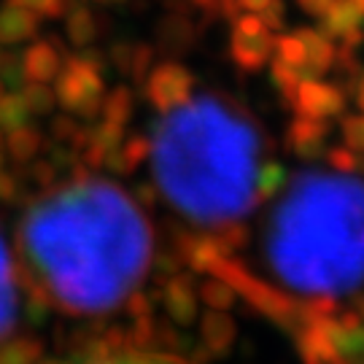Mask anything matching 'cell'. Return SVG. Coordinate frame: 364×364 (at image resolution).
<instances>
[{
	"label": "cell",
	"instance_id": "6da1fadb",
	"mask_svg": "<svg viewBox=\"0 0 364 364\" xmlns=\"http://www.w3.org/2000/svg\"><path fill=\"white\" fill-rule=\"evenodd\" d=\"M22 251L63 308L105 313L144 281L151 262V227L119 186L81 178L27 210Z\"/></svg>",
	"mask_w": 364,
	"mask_h": 364
},
{
	"label": "cell",
	"instance_id": "7a4b0ae2",
	"mask_svg": "<svg viewBox=\"0 0 364 364\" xmlns=\"http://www.w3.org/2000/svg\"><path fill=\"white\" fill-rule=\"evenodd\" d=\"M149 151L156 186L189 219L235 221L262 197L259 132L240 108L213 95L165 111Z\"/></svg>",
	"mask_w": 364,
	"mask_h": 364
},
{
	"label": "cell",
	"instance_id": "3957f363",
	"mask_svg": "<svg viewBox=\"0 0 364 364\" xmlns=\"http://www.w3.org/2000/svg\"><path fill=\"white\" fill-rule=\"evenodd\" d=\"M267 254L278 275L308 291L348 289L364 278V181L302 173L275 208Z\"/></svg>",
	"mask_w": 364,
	"mask_h": 364
},
{
	"label": "cell",
	"instance_id": "277c9868",
	"mask_svg": "<svg viewBox=\"0 0 364 364\" xmlns=\"http://www.w3.org/2000/svg\"><path fill=\"white\" fill-rule=\"evenodd\" d=\"M57 103L68 114L81 119L100 117V105L105 97L103 84V60L92 52H81L63 60V68L54 78Z\"/></svg>",
	"mask_w": 364,
	"mask_h": 364
},
{
	"label": "cell",
	"instance_id": "5b68a950",
	"mask_svg": "<svg viewBox=\"0 0 364 364\" xmlns=\"http://www.w3.org/2000/svg\"><path fill=\"white\" fill-rule=\"evenodd\" d=\"M230 49H232L235 63L240 68L259 70L270 63V54L275 52V36L257 14L237 16L232 38H230Z\"/></svg>",
	"mask_w": 364,
	"mask_h": 364
},
{
	"label": "cell",
	"instance_id": "8992f818",
	"mask_svg": "<svg viewBox=\"0 0 364 364\" xmlns=\"http://www.w3.org/2000/svg\"><path fill=\"white\" fill-rule=\"evenodd\" d=\"M192 87H195V76L186 68H181L178 63H162L146 78V97L165 114L170 108L181 105L183 100H189Z\"/></svg>",
	"mask_w": 364,
	"mask_h": 364
},
{
	"label": "cell",
	"instance_id": "52a82bcc",
	"mask_svg": "<svg viewBox=\"0 0 364 364\" xmlns=\"http://www.w3.org/2000/svg\"><path fill=\"white\" fill-rule=\"evenodd\" d=\"M291 103L299 111V117H311L324 122L326 117H340L343 114L346 95L338 87H329L318 78H302Z\"/></svg>",
	"mask_w": 364,
	"mask_h": 364
},
{
	"label": "cell",
	"instance_id": "ba28073f",
	"mask_svg": "<svg viewBox=\"0 0 364 364\" xmlns=\"http://www.w3.org/2000/svg\"><path fill=\"white\" fill-rule=\"evenodd\" d=\"M22 65H25L27 81H33V84H49L60 73L63 57H60V52H57V46H54L52 41H36L22 54Z\"/></svg>",
	"mask_w": 364,
	"mask_h": 364
},
{
	"label": "cell",
	"instance_id": "9c48e42d",
	"mask_svg": "<svg viewBox=\"0 0 364 364\" xmlns=\"http://www.w3.org/2000/svg\"><path fill=\"white\" fill-rule=\"evenodd\" d=\"M41 16L33 14L25 6H16V3H6L0 9V43L3 46H11V43H22L30 41L38 33Z\"/></svg>",
	"mask_w": 364,
	"mask_h": 364
},
{
	"label": "cell",
	"instance_id": "30bf717a",
	"mask_svg": "<svg viewBox=\"0 0 364 364\" xmlns=\"http://www.w3.org/2000/svg\"><path fill=\"white\" fill-rule=\"evenodd\" d=\"M299 38L305 43V78H318L335 65V46L332 38L321 30H299Z\"/></svg>",
	"mask_w": 364,
	"mask_h": 364
},
{
	"label": "cell",
	"instance_id": "8fae6325",
	"mask_svg": "<svg viewBox=\"0 0 364 364\" xmlns=\"http://www.w3.org/2000/svg\"><path fill=\"white\" fill-rule=\"evenodd\" d=\"M364 14L353 6L351 0H332V6L321 14V33L329 38H343L346 33H351L356 27H362Z\"/></svg>",
	"mask_w": 364,
	"mask_h": 364
},
{
	"label": "cell",
	"instance_id": "7c38bea8",
	"mask_svg": "<svg viewBox=\"0 0 364 364\" xmlns=\"http://www.w3.org/2000/svg\"><path fill=\"white\" fill-rule=\"evenodd\" d=\"M324 138H326V124L321 119L299 117L289 127V144L294 146V151H299V154H311V156L318 154Z\"/></svg>",
	"mask_w": 364,
	"mask_h": 364
},
{
	"label": "cell",
	"instance_id": "4fadbf2b",
	"mask_svg": "<svg viewBox=\"0 0 364 364\" xmlns=\"http://www.w3.org/2000/svg\"><path fill=\"white\" fill-rule=\"evenodd\" d=\"M111 60H114V65L119 70H124V73H130L135 76L138 81L149 73V68H151V60H154V52L149 49V46H138V43H117L114 49H111Z\"/></svg>",
	"mask_w": 364,
	"mask_h": 364
},
{
	"label": "cell",
	"instance_id": "5bb4252c",
	"mask_svg": "<svg viewBox=\"0 0 364 364\" xmlns=\"http://www.w3.org/2000/svg\"><path fill=\"white\" fill-rule=\"evenodd\" d=\"M65 30H68V38L73 41L76 46H90L92 41L97 38V19H95V14L87 9V6H81V3H68L65 9Z\"/></svg>",
	"mask_w": 364,
	"mask_h": 364
},
{
	"label": "cell",
	"instance_id": "9a60e30c",
	"mask_svg": "<svg viewBox=\"0 0 364 364\" xmlns=\"http://www.w3.org/2000/svg\"><path fill=\"white\" fill-rule=\"evenodd\" d=\"M132 111H135V97L127 87H119L111 95L103 97V105H100V117L108 124H117V127H124L130 122Z\"/></svg>",
	"mask_w": 364,
	"mask_h": 364
},
{
	"label": "cell",
	"instance_id": "2e32d148",
	"mask_svg": "<svg viewBox=\"0 0 364 364\" xmlns=\"http://www.w3.org/2000/svg\"><path fill=\"white\" fill-rule=\"evenodd\" d=\"M30 117L33 114H30L22 95H16V92H3L0 95V132H14L25 127Z\"/></svg>",
	"mask_w": 364,
	"mask_h": 364
},
{
	"label": "cell",
	"instance_id": "e0dca14e",
	"mask_svg": "<svg viewBox=\"0 0 364 364\" xmlns=\"http://www.w3.org/2000/svg\"><path fill=\"white\" fill-rule=\"evenodd\" d=\"M9 138H6V146H9V151H11L14 159H30V156L38 151L41 146V132L33 130V127H19V130L14 132H6Z\"/></svg>",
	"mask_w": 364,
	"mask_h": 364
},
{
	"label": "cell",
	"instance_id": "ac0fdd59",
	"mask_svg": "<svg viewBox=\"0 0 364 364\" xmlns=\"http://www.w3.org/2000/svg\"><path fill=\"white\" fill-rule=\"evenodd\" d=\"M14 316V287H11V270H9V257L6 248L0 243V332L9 326Z\"/></svg>",
	"mask_w": 364,
	"mask_h": 364
},
{
	"label": "cell",
	"instance_id": "d6986e66",
	"mask_svg": "<svg viewBox=\"0 0 364 364\" xmlns=\"http://www.w3.org/2000/svg\"><path fill=\"white\" fill-rule=\"evenodd\" d=\"M0 84L6 92H19L27 87L22 54H0Z\"/></svg>",
	"mask_w": 364,
	"mask_h": 364
},
{
	"label": "cell",
	"instance_id": "ffe728a7",
	"mask_svg": "<svg viewBox=\"0 0 364 364\" xmlns=\"http://www.w3.org/2000/svg\"><path fill=\"white\" fill-rule=\"evenodd\" d=\"M22 97H25V103L33 117L52 114L54 103H57V95H54V90H49V84H33V81L22 90Z\"/></svg>",
	"mask_w": 364,
	"mask_h": 364
},
{
	"label": "cell",
	"instance_id": "44dd1931",
	"mask_svg": "<svg viewBox=\"0 0 364 364\" xmlns=\"http://www.w3.org/2000/svg\"><path fill=\"white\" fill-rule=\"evenodd\" d=\"M275 52H278V60H281V63L297 68L299 73H302V78H305V43L299 38V33L275 38Z\"/></svg>",
	"mask_w": 364,
	"mask_h": 364
},
{
	"label": "cell",
	"instance_id": "7402d4cb",
	"mask_svg": "<svg viewBox=\"0 0 364 364\" xmlns=\"http://www.w3.org/2000/svg\"><path fill=\"white\" fill-rule=\"evenodd\" d=\"M270 76H273L275 87L284 92L289 100H294L299 81H302V73H299L297 68H291V65H287V63H281V60H275V63H270Z\"/></svg>",
	"mask_w": 364,
	"mask_h": 364
},
{
	"label": "cell",
	"instance_id": "603a6c76",
	"mask_svg": "<svg viewBox=\"0 0 364 364\" xmlns=\"http://www.w3.org/2000/svg\"><path fill=\"white\" fill-rule=\"evenodd\" d=\"M92 364H186L176 356L168 353H127V356H111V359H100Z\"/></svg>",
	"mask_w": 364,
	"mask_h": 364
},
{
	"label": "cell",
	"instance_id": "cb8c5ba5",
	"mask_svg": "<svg viewBox=\"0 0 364 364\" xmlns=\"http://www.w3.org/2000/svg\"><path fill=\"white\" fill-rule=\"evenodd\" d=\"M340 130H343L346 144L353 146V149H359V151H364V111H362V114H356V117L343 119Z\"/></svg>",
	"mask_w": 364,
	"mask_h": 364
},
{
	"label": "cell",
	"instance_id": "d4e9b609",
	"mask_svg": "<svg viewBox=\"0 0 364 364\" xmlns=\"http://www.w3.org/2000/svg\"><path fill=\"white\" fill-rule=\"evenodd\" d=\"M16 6H25L30 9L33 14H38V16H63L68 9V0H11Z\"/></svg>",
	"mask_w": 364,
	"mask_h": 364
},
{
	"label": "cell",
	"instance_id": "484cf974",
	"mask_svg": "<svg viewBox=\"0 0 364 364\" xmlns=\"http://www.w3.org/2000/svg\"><path fill=\"white\" fill-rule=\"evenodd\" d=\"M297 3L308 14H316V16H321V14H324L329 6H332V0H297Z\"/></svg>",
	"mask_w": 364,
	"mask_h": 364
},
{
	"label": "cell",
	"instance_id": "4316f807",
	"mask_svg": "<svg viewBox=\"0 0 364 364\" xmlns=\"http://www.w3.org/2000/svg\"><path fill=\"white\" fill-rule=\"evenodd\" d=\"M332 159H335V165H338L340 170H348V168H353V165H356V162H351L353 156L348 154V151H343V149L332 151Z\"/></svg>",
	"mask_w": 364,
	"mask_h": 364
},
{
	"label": "cell",
	"instance_id": "83f0119b",
	"mask_svg": "<svg viewBox=\"0 0 364 364\" xmlns=\"http://www.w3.org/2000/svg\"><path fill=\"white\" fill-rule=\"evenodd\" d=\"M267 3L270 0H237V6L243 9V11H254V14H259L267 9Z\"/></svg>",
	"mask_w": 364,
	"mask_h": 364
},
{
	"label": "cell",
	"instance_id": "f1b7e54d",
	"mask_svg": "<svg viewBox=\"0 0 364 364\" xmlns=\"http://www.w3.org/2000/svg\"><path fill=\"white\" fill-rule=\"evenodd\" d=\"M353 92H356V103H359V108L364 111V73L359 76V81H356V87H353Z\"/></svg>",
	"mask_w": 364,
	"mask_h": 364
},
{
	"label": "cell",
	"instance_id": "f546056e",
	"mask_svg": "<svg viewBox=\"0 0 364 364\" xmlns=\"http://www.w3.org/2000/svg\"><path fill=\"white\" fill-rule=\"evenodd\" d=\"M351 3H353V6H356V9H359V11L364 14V0H351Z\"/></svg>",
	"mask_w": 364,
	"mask_h": 364
},
{
	"label": "cell",
	"instance_id": "4dcf8cb0",
	"mask_svg": "<svg viewBox=\"0 0 364 364\" xmlns=\"http://www.w3.org/2000/svg\"><path fill=\"white\" fill-rule=\"evenodd\" d=\"M103 3H124V0H103Z\"/></svg>",
	"mask_w": 364,
	"mask_h": 364
},
{
	"label": "cell",
	"instance_id": "1f68e13d",
	"mask_svg": "<svg viewBox=\"0 0 364 364\" xmlns=\"http://www.w3.org/2000/svg\"><path fill=\"white\" fill-rule=\"evenodd\" d=\"M0 159H3V156H0Z\"/></svg>",
	"mask_w": 364,
	"mask_h": 364
}]
</instances>
